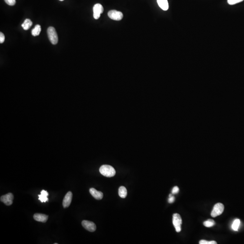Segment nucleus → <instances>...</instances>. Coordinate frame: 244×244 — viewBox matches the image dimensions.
Here are the masks:
<instances>
[{"mask_svg":"<svg viewBox=\"0 0 244 244\" xmlns=\"http://www.w3.org/2000/svg\"><path fill=\"white\" fill-rule=\"evenodd\" d=\"M99 171L101 175L107 177L114 176L116 174L115 169L109 165H103L100 167Z\"/></svg>","mask_w":244,"mask_h":244,"instance_id":"f257e3e1","label":"nucleus"},{"mask_svg":"<svg viewBox=\"0 0 244 244\" xmlns=\"http://www.w3.org/2000/svg\"><path fill=\"white\" fill-rule=\"evenodd\" d=\"M48 37L53 44L55 45L58 42V36L55 28L53 27H49L47 30Z\"/></svg>","mask_w":244,"mask_h":244,"instance_id":"f03ea898","label":"nucleus"},{"mask_svg":"<svg viewBox=\"0 0 244 244\" xmlns=\"http://www.w3.org/2000/svg\"><path fill=\"white\" fill-rule=\"evenodd\" d=\"M182 223V221L181 217L180 215L178 213H175L174 214H173V224L174 225V227L177 232H180L181 230V226Z\"/></svg>","mask_w":244,"mask_h":244,"instance_id":"7ed1b4c3","label":"nucleus"},{"mask_svg":"<svg viewBox=\"0 0 244 244\" xmlns=\"http://www.w3.org/2000/svg\"><path fill=\"white\" fill-rule=\"evenodd\" d=\"M224 210V205L221 203H217L213 207V209L211 212V216L213 217H216L220 215Z\"/></svg>","mask_w":244,"mask_h":244,"instance_id":"20e7f679","label":"nucleus"},{"mask_svg":"<svg viewBox=\"0 0 244 244\" xmlns=\"http://www.w3.org/2000/svg\"><path fill=\"white\" fill-rule=\"evenodd\" d=\"M108 15L110 19L117 21H119L123 18V13L116 10H111L109 11Z\"/></svg>","mask_w":244,"mask_h":244,"instance_id":"39448f33","label":"nucleus"},{"mask_svg":"<svg viewBox=\"0 0 244 244\" xmlns=\"http://www.w3.org/2000/svg\"><path fill=\"white\" fill-rule=\"evenodd\" d=\"M104 11V8L100 4H96L93 7V17L94 19L97 20L100 17V15Z\"/></svg>","mask_w":244,"mask_h":244,"instance_id":"423d86ee","label":"nucleus"},{"mask_svg":"<svg viewBox=\"0 0 244 244\" xmlns=\"http://www.w3.org/2000/svg\"><path fill=\"white\" fill-rule=\"evenodd\" d=\"M14 196L11 193H8L1 197V201L7 206L11 205L13 203Z\"/></svg>","mask_w":244,"mask_h":244,"instance_id":"0eeeda50","label":"nucleus"},{"mask_svg":"<svg viewBox=\"0 0 244 244\" xmlns=\"http://www.w3.org/2000/svg\"><path fill=\"white\" fill-rule=\"evenodd\" d=\"M82 225L85 229L90 231L94 232L96 229V226L93 222L89 221L84 220L82 221Z\"/></svg>","mask_w":244,"mask_h":244,"instance_id":"6e6552de","label":"nucleus"},{"mask_svg":"<svg viewBox=\"0 0 244 244\" xmlns=\"http://www.w3.org/2000/svg\"><path fill=\"white\" fill-rule=\"evenodd\" d=\"M72 198H73L72 193L71 191L68 192L66 195L63 200V205L64 208L68 207L69 206L72 202Z\"/></svg>","mask_w":244,"mask_h":244,"instance_id":"1a4fd4ad","label":"nucleus"},{"mask_svg":"<svg viewBox=\"0 0 244 244\" xmlns=\"http://www.w3.org/2000/svg\"><path fill=\"white\" fill-rule=\"evenodd\" d=\"M90 192L91 195L96 200H101L103 197V194L100 191H98L94 188L90 189Z\"/></svg>","mask_w":244,"mask_h":244,"instance_id":"9d476101","label":"nucleus"},{"mask_svg":"<svg viewBox=\"0 0 244 244\" xmlns=\"http://www.w3.org/2000/svg\"><path fill=\"white\" fill-rule=\"evenodd\" d=\"M34 218L35 220L39 222H46L48 220V216L43 214L36 213L34 215Z\"/></svg>","mask_w":244,"mask_h":244,"instance_id":"9b49d317","label":"nucleus"},{"mask_svg":"<svg viewBox=\"0 0 244 244\" xmlns=\"http://www.w3.org/2000/svg\"><path fill=\"white\" fill-rule=\"evenodd\" d=\"M159 6L164 11H167L169 9V4L167 0H157Z\"/></svg>","mask_w":244,"mask_h":244,"instance_id":"f8f14e48","label":"nucleus"},{"mask_svg":"<svg viewBox=\"0 0 244 244\" xmlns=\"http://www.w3.org/2000/svg\"><path fill=\"white\" fill-rule=\"evenodd\" d=\"M49 195V193L47 191L43 190L41 192V195H39V200L42 202H45L49 201L48 198V196Z\"/></svg>","mask_w":244,"mask_h":244,"instance_id":"ddd939ff","label":"nucleus"},{"mask_svg":"<svg viewBox=\"0 0 244 244\" xmlns=\"http://www.w3.org/2000/svg\"><path fill=\"white\" fill-rule=\"evenodd\" d=\"M32 25H33V23H32L31 20L27 19L25 20L24 23L21 25V26H22V28L24 30H27L30 29Z\"/></svg>","mask_w":244,"mask_h":244,"instance_id":"4468645a","label":"nucleus"},{"mask_svg":"<svg viewBox=\"0 0 244 244\" xmlns=\"http://www.w3.org/2000/svg\"><path fill=\"white\" fill-rule=\"evenodd\" d=\"M118 195L122 198H125L127 195V190L124 186H121L118 190Z\"/></svg>","mask_w":244,"mask_h":244,"instance_id":"2eb2a0df","label":"nucleus"},{"mask_svg":"<svg viewBox=\"0 0 244 244\" xmlns=\"http://www.w3.org/2000/svg\"><path fill=\"white\" fill-rule=\"evenodd\" d=\"M41 31V28L40 25H37L35 26V28L32 30V35L34 36H38L39 35Z\"/></svg>","mask_w":244,"mask_h":244,"instance_id":"dca6fc26","label":"nucleus"},{"mask_svg":"<svg viewBox=\"0 0 244 244\" xmlns=\"http://www.w3.org/2000/svg\"><path fill=\"white\" fill-rule=\"evenodd\" d=\"M240 220L239 219H236L234 221H233L232 226H231L232 229L234 231H237L238 230L240 225Z\"/></svg>","mask_w":244,"mask_h":244,"instance_id":"f3484780","label":"nucleus"},{"mask_svg":"<svg viewBox=\"0 0 244 244\" xmlns=\"http://www.w3.org/2000/svg\"><path fill=\"white\" fill-rule=\"evenodd\" d=\"M215 222L212 219H208L203 222V225L207 227H211L214 226Z\"/></svg>","mask_w":244,"mask_h":244,"instance_id":"a211bd4d","label":"nucleus"},{"mask_svg":"<svg viewBox=\"0 0 244 244\" xmlns=\"http://www.w3.org/2000/svg\"><path fill=\"white\" fill-rule=\"evenodd\" d=\"M244 0H227V2L229 5H233L242 2Z\"/></svg>","mask_w":244,"mask_h":244,"instance_id":"6ab92c4d","label":"nucleus"},{"mask_svg":"<svg viewBox=\"0 0 244 244\" xmlns=\"http://www.w3.org/2000/svg\"><path fill=\"white\" fill-rule=\"evenodd\" d=\"M200 244H217L216 241H208L206 240H201L200 241Z\"/></svg>","mask_w":244,"mask_h":244,"instance_id":"aec40b11","label":"nucleus"},{"mask_svg":"<svg viewBox=\"0 0 244 244\" xmlns=\"http://www.w3.org/2000/svg\"><path fill=\"white\" fill-rule=\"evenodd\" d=\"M4 1L6 4H8L9 6H14L16 3V0H4Z\"/></svg>","mask_w":244,"mask_h":244,"instance_id":"412c9836","label":"nucleus"},{"mask_svg":"<svg viewBox=\"0 0 244 244\" xmlns=\"http://www.w3.org/2000/svg\"><path fill=\"white\" fill-rule=\"evenodd\" d=\"M179 192V188L178 187L175 186L173 188L172 190V194L173 195H175V194H177Z\"/></svg>","mask_w":244,"mask_h":244,"instance_id":"4be33fe9","label":"nucleus"},{"mask_svg":"<svg viewBox=\"0 0 244 244\" xmlns=\"http://www.w3.org/2000/svg\"><path fill=\"white\" fill-rule=\"evenodd\" d=\"M5 37L4 34L2 32L0 33V43L2 44L5 41Z\"/></svg>","mask_w":244,"mask_h":244,"instance_id":"5701e85b","label":"nucleus"},{"mask_svg":"<svg viewBox=\"0 0 244 244\" xmlns=\"http://www.w3.org/2000/svg\"><path fill=\"white\" fill-rule=\"evenodd\" d=\"M175 200V197L174 196H173L172 194L169 195V199H168V202L169 203H173Z\"/></svg>","mask_w":244,"mask_h":244,"instance_id":"b1692460","label":"nucleus"},{"mask_svg":"<svg viewBox=\"0 0 244 244\" xmlns=\"http://www.w3.org/2000/svg\"><path fill=\"white\" fill-rule=\"evenodd\" d=\"M60 1H63L64 0H59Z\"/></svg>","mask_w":244,"mask_h":244,"instance_id":"393cba45","label":"nucleus"}]
</instances>
